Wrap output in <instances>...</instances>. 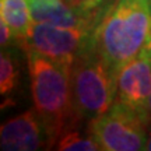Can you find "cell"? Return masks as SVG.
Returning <instances> with one entry per match:
<instances>
[{"instance_id": "obj_1", "label": "cell", "mask_w": 151, "mask_h": 151, "mask_svg": "<svg viewBox=\"0 0 151 151\" xmlns=\"http://www.w3.org/2000/svg\"><path fill=\"white\" fill-rule=\"evenodd\" d=\"M151 34V0H113L92 32L91 46L115 73L140 53Z\"/></svg>"}, {"instance_id": "obj_2", "label": "cell", "mask_w": 151, "mask_h": 151, "mask_svg": "<svg viewBox=\"0 0 151 151\" xmlns=\"http://www.w3.org/2000/svg\"><path fill=\"white\" fill-rule=\"evenodd\" d=\"M28 73L34 108L42 120L46 144L55 143L77 118L70 81V66L58 63L28 49Z\"/></svg>"}, {"instance_id": "obj_3", "label": "cell", "mask_w": 151, "mask_h": 151, "mask_svg": "<svg viewBox=\"0 0 151 151\" xmlns=\"http://www.w3.org/2000/svg\"><path fill=\"white\" fill-rule=\"evenodd\" d=\"M116 73L90 45L74 59L70 67L73 101L77 118H98L116 99Z\"/></svg>"}, {"instance_id": "obj_4", "label": "cell", "mask_w": 151, "mask_h": 151, "mask_svg": "<svg viewBox=\"0 0 151 151\" xmlns=\"http://www.w3.org/2000/svg\"><path fill=\"white\" fill-rule=\"evenodd\" d=\"M147 127L144 119L115 99L106 112L91 120L90 136L101 151H137L144 150Z\"/></svg>"}, {"instance_id": "obj_5", "label": "cell", "mask_w": 151, "mask_h": 151, "mask_svg": "<svg viewBox=\"0 0 151 151\" xmlns=\"http://www.w3.org/2000/svg\"><path fill=\"white\" fill-rule=\"evenodd\" d=\"M94 29L95 27L66 28L34 21L28 35L27 50H35L45 58L71 67L76 58L91 45Z\"/></svg>"}, {"instance_id": "obj_6", "label": "cell", "mask_w": 151, "mask_h": 151, "mask_svg": "<svg viewBox=\"0 0 151 151\" xmlns=\"http://www.w3.org/2000/svg\"><path fill=\"white\" fill-rule=\"evenodd\" d=\"M151 58L144 52L123 65L116 76V101L151 122Z\"/></svg>"}, {"instance_id": "obj_7", "label": "cell", "mask_w": 151, "mask_h": 151, "mask_svg": "<svg viewBox=\"0 0 151 151\" xmlns=\"http://www.w3.org/2000/svg\"><path fill=\"white\" fill-rule=\"evenodd\" d=\"M46 144V133L35 108L6 120L0 127V148L34 151Z\"/></svg>"}, {"instance_id": "obj_8", "label": "cell", "mask_w": 151, "mask_h": 151, "mask_svg": "<svg viewBox=\"0 0 151 151\" xmlns=\"http://www.w3.org/2000/svg\"><path fill=\"white\" fill-rule=\"evenodd\" d=\"M0 18L4 20L13 31L16 43L27 50L28 35L34 22L28 0H0Z\"/></svg>"}, {"instance_id": "obj_9", "label": "cell", "mask_w": 151, "mask_h": 151, "mask_svg": "<svg viewBox=\"0 0 151 151\" xmlns=\"http://www.w3.org/2000/svg\"><path fill=\"white\" fill-rule=\"evenodd\" d=\"M20 80V65L16 55L9 49L0 53V94L9 95L16 90Z\"/></svg>"}, {"instance_id": "obj_10", "label": "cell", "mask_w": 151, "mask_h": 151, "mask_svg": "<svg viewBox=\"0 0 151 151\" xmlns=\"http://www.w3.org/2000/svg\"><path fill=\"white\" fill-rule=\"evenodd\" d=\"M53 148L62 151H101L99 144L91 136H81V133L70 127L58 137Z\"/></svg>"}, {"instance_id": "obj_11", "label": "cell", "mask_w": 151, "mask_h": 151, "mask_svg": "<svg viewBox=\"0 0 151 151\" xmlns=\"http://www.w3.org/2000/svg\"><path fill=\"white\" fill-rule=\"evenodd\" d=\"M13 41L16 42V38L13 35L11 28L9 27V24L4 20L0 18V43H1V49H7Z\"/></svg>"}, {"instance_id": "obj_12", "label": "cell", "mask_w": 151, "mask_h": 151, "mask_svg": "<svg viewBox=\"0 0 151 151\" xmlns=\"http://www.w3.org/2000/svg\"><path fill=\"white\" fill-rule=\"evenodd\" d=\"M141 52L147 53L151 58V34H150V37H148V39H147V42H146V45H144V48H143Z\"/></svg>"}, {"instance_id": "obj_13", "label": "cell", "mask_w": 151, "mask_h": 151, "mask_svg": "<svg viewBox=\"0 0 151 151\" xmlns=\"http://www.w3.org/2000/svg\"><path fill=\"white\" fill-rule=\"evenodd\" d=\"M144 150L151 151V127L147 133V141H146V146H144Z\"/></svg>"}, {"instance_id": "obj_14", "label": "cell", "mask_w": 151, "mask_h": 151, "mask_svg": "<svg viewBox=\"0 0 151 151\" xmlns=\"http://www.w3.org/2000/svg\"><path fill=\"white\" fill-rule=\"evenodd\" d=\"M66 3H69L70 6H81L84 4L86 1H88V0H65Z\"/></svg>"}, {"instance_id": "obj_15", "label": "cell", "mask_w": 151, "mask_h": 151, "mask_svg": "<svg viewBox=\"0 0 151 151\" xmlns=\"http://www.w3.org/2000/svg\"><path fill=\"white\" fill-rule=\"evenodd\" d=\"M150 113H151V99H150Z\"/></svg>"}, {"instance_id": "obj_16", "label": "cell", "mask_w": 151, "mask_h": 151, "mask_svg": "<svg viewBox=\"0 0 151 151\" xmlns=\"http://www.w3.org/2000/svg\"><path fill=\"white\" fill-rule=\"evenodd\" d=\"M28 1H31V0H28Z\"/></svg>"}]
</instances>
